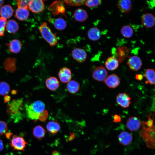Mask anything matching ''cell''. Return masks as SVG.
Listing matches in <instances>:
<instances>
[{"label": "cell", "instance_id": "6da1fadb", "mask_svg": "<svg viewBox=\"0 0 155 155\" xmlns=\"http://www.w3.org/2000/svg\"><path fill=\"white\" fill-rule=\"evenodd\" d=\"M148 116V119L147 121L142 122V129L140 133L147 146L152 149L155 147V128L153 124V120Z\"/></svg>", "mask_w": 155, "mask_h": 155}, {"label": "cell", "instance_id": "7a4b0ae2", "mask_svg": "<svg viewBox=\"0 0 155 155\" xmlns=\"http://www.w3.org/2000/svg\"><path fill=\"white\" fill-rule=\"evenodd\" d=\"M22 102V99L13 100L7 104V113L15 122H17L22 119L20 110Z\"/></svg>", "mask_w": 155, "mask_h": 155}, {"label": "cell", "instance_id": "3957f363", "mask_svg": "<svg viewBox=\"0 0 155 155\" xmlns=\"http://www.w3.org/2000/svg\"><path fill=\"white\" fill-rule=\"evenodd\" d=\"M39 30L42 38L51 46H54L57 44L58 40L56 35L52 32L46 22H43L39 28Z\"/></svg>", "mask_w": 155, "mask_h": 155}, {"label": "cell", "instance_id": "277c9868", "mask_svg": "<svg viewBox=\"0 0 155 155\" xmlns=\"http://www.w3.org/2000/svg\"><path fill=\"white\" fill-rule=\"evenodd\" d=\"M14 150L24 151L28 143L22 137L17 135H13L9 144Z\"/></svg>", "mask_w": 155, "mask_h": 155}, {"label": "cell", "instance_id": "5b68a950", "mask_svg": "<svg viewBox=\"0 0 155 155\" xmlns=\"http://www.w3.org/2000/svg\"><path fill=\"white\" fill-rule=\"evenodd\" d=\"M108 72L102 65L96 68L92 73V78L98 81H104L107 77Z\"/></svg>", "mask_w": 155, "mask_h": 155}, {"label": "cell", "instance_id": "8992f818", "mask_svg": "<svg viewBox=\"0 0 155 155\" xmlns=\"http://www.w3.org/2000/svg\"><path fill=\"white\" fill-rule=\"evenodd\" d=\"M127 64L130 69L137 71L141 68L142 63L140 57L137 56H132L129 57Z\"/></svg>", "mask_w": 155, "mask_h": 155}, {"label": "cell", "instance_id": "52a82bcc", "mask_svg": "<svg viewBox=\"0 0 155 155\" xmlns=\"http://www.w3.org/2000/svg\"><path fill=\"white\" fill-rule=\"evenodd\" d=\"M142 122L137 117L132 116L129 117L127 120L126 126L130 131H137L140 127Z\"/></svg>", "mask_w": 155, "mask_h": 155}, {"label": "cell", "instance_id": "ba28073f", "mask_svg": "<svg viewBox=\"0 0 155 155\" xmlns=\"http://www.w3.org/2000/svg\"><path fill=\"white\" fill-rule=\"evenodd\" d=\"M44 2L41 0H31L28 7L30 11L35 13L42 11L44 10Z\"/></svg>", "mask_w": 155, "mask_h": 155}, {"label": "cell", "instance_id": "9c48e42d", "mask_svg": "<svg viewBox=\"0 0 155 155\" xmlns=\"http://www.w3.org/2000/svg\"><path fill=\"white\" fill-rule=\"evenodd\" d=\"M71 55L73 58L79 63L84 62L87 58V55L84 50L80 48H76L72 51Z\"/></svg>", "mask_w": 155, "mask_h": 155}, {"label": "cell", "instance_id": "30bf717a", "mask_svg": "<svg viewBox=\"0 0 155 155\" xmlns=\"http://www.w3.org/2000/svg\"><path fill=\"white\" fill-rule=\"evenodd\" d=\"M131 98L126 93H120L117 96L116 102L119 105L124 108L128 107L131 104Z\"/></svg>", "mask_w": 155, "mask_h": 155}, {"label": "cell", "instance_id": "8fae6325", "mask_svg": "<svg viewBox=\"0 0 155 155\" xmlns=\"http://www.w3.org/2000/svg\"><path fill=\"white\" fill-rule=\"evenodd\" d=\"M104 82L109 88H114L119 85L120 80L117 75L113 73L107 77Z\"/></svg>", "mask_w": 155, "mask_h": 155}, {"label": "cell", "instance_id": "7c38bea8", "mask_svg": "<svg viewBox=\"0 0 155 155\" xmlns=\"http://www.w3.org/2000/svg\"><path fill=\"white\" fill-rule=\"evenodd\" d=\"M155 19L154 16L152 14L150 13H145L142 17V24L146 28H152L154 25Z\"/></svg>", "mask_w": 155, "mask_h": 155}, {"label": "cell", "instance_id": "4fadbf2b", "mask_svg": "<svg viewBox=\"0 0 155 155\" xmlns=\"http://www.w3.org/2000/svg\"><path fill=\"white\" fill-rule=\"evenodd\" d=\"M58 75L60 81L63 83H67L71 80L72 73L71 70L67 67H63L59 70Z\"/></svg>", "mask_w": 155, "mask_h": 155}, {"label": "cell", "instance_id": "5bb4252c", "mask_svg": "<svg viewBox=\"0 0 155 155\" xmlns=\"http://www.w3.org/2000/svg\"><path fill=\"white\" fill-rule=\"evenodd\" d=\"M117 138L121 144L126 146L129 145L132 143L133 137L131 134L129 132L123 131L118 135Z\"/></svg>", "mask_w": 155, "mask_h": 155}, {"label": "cell", "instance_id": "9a60e30c", "mask_svg": "<svg viewBox=\"0 0 155 155\" xmlns=\"http://www.w3.org/2000/svg\"><path fill=\"white\" fill-rule=\"evenodd\" d=\"M117 6L121 12L127 13L131 10L132 4L130 0H121L117 2Z\"/></svg>", "mask_w": 155, "mask_h": 155}, {"label": "cell", "instance_id": "2e32d148", "mask_svg": "<svg viewBox=\"0 0 155 155\" xmlns=\"http://www.w3.org/2000/svg\"><path fill=\"white\" fill-rule=\"evenodd\" d=\"M45 84L46 88L50 90L54 91L59 87V82L58 79L55 77H50L46 79Z\"/></svg>", "mask_w": 155, "mask_h": 155}, {"label": "cell", "instance_id": "e0dca14e", "mask_svg": "<svg viewBox=\"0 0 155 155\" xmlns=\"http://www.w3.org/2000/svg\"><path fill=\"white\" fill-rule=\"evenodd\" d=\"M6 45L9 51L12 53H18L20 52L22 48L21 42L18 39L13 40Z\"/></svg>", "mask_w": 155, "mask_h": 155}, {"label": "cell", "instance_id": "ac0fdd59", "mask_svg": "<svg viewBox=\"0 0 155 155\" xmlns=\"http://www.w3.org/2000/svg\"><path fill=\"white\" fill-rule=\"evenodd\" d=\"M73 16L75 20L80 22L85 21L88 17L86 11L81 8L77 9L74 12Z\"/></svg>", "mask_w": 155, "mask_h": 155}, {"label": "cell", "instance_id": "d6986e66", "mask_svg": "<svg viewBox=\"0 0 155 155\" xmlns=\"http://www.w3.org/2000/svg\"><path fill=\"white\" fill-rule=\"evenodd\" d=\"M106 68L110 71H113L118 67L119 62L117 59L114 56L109 57L105 63Z\"/></svg>", "mask_w": 155, "mask_h": 155}, {"label": "cell", "instance_id": "ffe728a7", "mask_svg": "<svg viewBox=\"0 0 155 155\" xmlns=\"http://www.w3.org/2000/svg\"><path fill=\"white\" fill-rule=\"evenodd\" d=\"M116 54L120 63L122 62L128 56L129 49L126 47H118L116 49Z\"/></svg>", "mask_w": 155, "mask_h": 155}, {"label": "cell", "instance_id": "44dd1931", "mask_svg": "<svg viewBox=\"0 0 155 155\" xmlns=\"http://www.w3.org/2000/svg\"><path fill=\"white\" fill-rule=\"evenodd\" d=\"M14 10L9 5H6L2 6L0 9V15L1 17L6 19H9L12 16Z\"/></svg>", "mask_w": 155, "mask_h": 155}, {"label": "cell", "instance_id": "7402d4cb", "mask_svg": "<svg viewBox=\"0 0 155 155\" xmlns=\"http://www.w3.org/2000/svg\"><path fill=\"white\" fill-rule=\"evenodd\" d=\"M16 61L14 58H7L3 63L5 69L7 71L13 73L16 69Z\"/></svg>", "mask_w": 155, "mask_h": 155}, {"label": "cell", "instance_id": "603a6c76", "mask_svg": "<svg viewBox=\"0 0 155 155\" xmlns=\"http://www.w3.org/2000/svg\"><path fill=\"white\" fill-rule=\"evenodd\" d=\"M66 88L70 94H74L78 92L80 88V85L77 81L71 80L67 83Z\"/></svg>", "mask_w": 155, "mask_h": 155}, {"label": "cell", "instance_id": "cb8c5ba5", "mask_svg": "<svg viewBox=\"0 0 155 155\" xmlns=\"http://www.w3.org/2000/svg\"><path fill=\"white\" fill-rule=\"evenodd\" d=\"M88 36L89 38L93 41L98 40L100 38L101 33L100 30L96 27H92L88 32Z\"/></svg>", "mask_w": 155, "mask_h": 155}, {"label": "cell", "instance_id": "d4e9b609", "mask_svg": "<svg viewBox=\"0 0 155 155\" xmlns=\"http://www.w3.org/2000/svg\"><path fill=\"white\" fill-rule=\"evenodd\" d=\"M29 15V12L27 9L18 8L15 11V17L20 21L26 20Z\"/></svg>", "mask_w": 155, "mask_h": 155}, {"label": "cell", "instance_id": "484cf974", "mask_svg": "<svg viewBox=\"0 0 155 155\" xmlns=\"http://www.w3.org/2000/svg\"><path fill=\"white\" fill-rule=\"evenodd\" d=\"M46 127L48 131L52 134L57 133L61 129L60 124L58 122L55 121H49L47 124Z\"/></svg>", "mask_w": 155, "mask_h": 155}, {"label": "cell", "instance_id": "4316f807", "mask_svg": "<svg viewBox=\"0 0 155 155\" xmlns=\"http://www.w3.org/2000/svg\"><path fill=\"white\" fill-rule=\"evenodd\" d=\"M6 30L10 33H14L19 29L17 22L14 20H10L7 22L6 26Z\"/></svg>", "mask_w": 155, "mask_h": 155}, {"label": "cell", "instance_id": "83f0119b", "mask_svg": "<svg viewBox=\"0 0 155 155\" xmlns=\"http://www.w3.org/2000/svg\"><path fill=\"white\" fill-rule=\"evenodd\" d=\"M145 76L147 80L146 83H149L152 85H154L155 73L153 69H147L144 72Z\"/></svg>", "mask_w": 155, "mask_h": 155}, {"label": "cell", "instance_id": "f1b7e54d", "mask_svg": "<svg viewBox=\"0 0 155 155\" xmlns=\"http://www.w3.org/2000/svg\"><path fill=\"white\" fill-rule=\"evenodd\" d=\"M33 136L36 138L40 140L45 136L46 132L43 127L40 125L35 126L33 129Z\"/></svg>", "mask_w": 155, "mask_h": 155}, {"label": "cell", "instance_id": "f546056e", "mask_svg": "<svg viewBox=\"0 0 155 155\" xmlns=\"http://www.w3.org/2000/svg\"><path fill=\"white\" fill-rule=\"evenodd\" d=\"M121 35L126 38H130L132 37L133 33V30L132 27L129 25H126L123 26L121 30Z\"/></svg>", "mask_w": 155, "mask_h": 155}, {"label": "cell", "instance_id": "4dcf8cb0", "mask_svg": "<svg viewBox=\"0 0 155 155\" xmlns=\"http://www.w3.org/2000/svg\"><path fill=\"white\" fill-rule=\"evenodd\" d=\"M54 25L57 30H64L67 26L66 22L64 19L61 18L56 19L54 21Z\"/></svg>", "mask_w": 155, "mask_h": 155}, {"label": "cell", "instance_id": "1f68e13d", "mask_svg": "<svg viewBox=\"0 0 155 155\" xmlns=\"http://www.w3.org/2000/svg\"><path fill=\"white\" fill-rule=\"evenodd\" d=\"M33 110L36 113L40 114L44 110V103L40 100H37L31 104Z\"/></svg>", "mask_w": 155, "mask_h": 155}, {"label": "cell", "instance_id": "d6a6232c", "mask_svg": "<svg viewBox=\"0 0 155 155\" xmlns=\"http://www.w3.org/2000/svg\"><path fill=\"white\" fill-rule=\"evenodd\" d=\"M27 115L28 118L32 120H37L38 119L39 114L35 112L33 109L31 104L26 106Z\"/></svg>", "mask_w": 155, "mask_h": 155}, {"label": "cell", "instance_id": "836d02e7", "mask_svg": "<svg viewBox=\"0 0 155 155\" xmlns=\"http://www.w3.org/2000/svg\"><path fill=\"white\" fill-rule=\"evenodd\" d=\"M10 90L9 85L6 82H0V95L3 96L8 94Z\"/></svg>", "mask_w": 155, "mask_h": 155}, {"label": "cell", "instance_id": "e575fe53", "mask_svg": "<svg viewBox=\"0 0 155 155\" xmlns=\"http://www.w3.org/2000/svg\"><path fill=\"white\" fill-rule=\"evenodd\" d=\"M86 0H65L63 1L67 5L69 6H79L85 5Z\"/></svg>", "mask_w": 155, "mask_h": 155}, {"label": "cell", "instance_id": "d590c367", "mask_svg": "<svg viewBox=\"0 0 155 155\" xmlns=\"http://www.w3.org/2000/svg\"><path fill=\"white\" fill-rule=\"evenodd\" d=\"M101 0H86L85 5L91 8L97 7L102 3Z\"/></svg>", "mask_w": 155, "mask_h": 155}, {"label": "cell", "instance_id": "8d00e7d4", "mask_svg": "<svg viewBox=\"0 0 155 155\" xmlns=\"http://www.w3.org/2000/svg\"><path fill=\"white\" fill-rule=\"evenodd\" d=\"M31 0H19L17 1V5L18 8L28 9L29 4Z\"/></svg>", "mask_w": 155, "mask_h": 155}, {"label": "cell", "instance_id": "74e56055", "mask_svg": "<svg viewBox=\"0 0 155 155\" xmlns=\"http://www.w3.org/2000/svg\"><path fill=\"white\" fill-rule=\"evenodd\" d=\"M7 22L6 19L0 17V36L4 35Z\"/></svg>", "mask_w": 155, "mask_h": 155}, {"label": "cell", "instance_id": "f35d334b", "mask_svg": "<svg viewBox=\"0 0 155 155\" xmlns=\"http://www.w3.org/2000/svg\"><path fill=\"white\" fill-rule=\"evenodd\" d=\"M8 130L7 124L4 121H0V135L5 134Z\"/></svg>", "mask_w": 155, "mask_h": 155}, {"label": "cell", "instance_id": "ab89813d", "mask_svg": "<svg viewBox=\"0 0 155 155\" xmlns=\"http://www.w3.org/2000/svg\"><path fill=\"white\" fill-rule=\"evenodd\" d=\"M48 116V113L46 110L40 113L39 115L38 119L42 121H44L47 119Z\"/></svg>", "mask_w": 155, "mask_h": 155}, {"label": "cell", "instance_id": "60d3db41", "mask_svg": "<svg viewBox=\"0 0 155 155\" xmlns=\"http://www.w3.org/2000/svg\"><path fill=\"white\" fill-rule=\"evenodd\" d=\"M121 119L120 115L115 114L113 117V121L115 123L119 122L121 121Z\"/></svg>", "mask_w": 155, "mask_h": 155}, {"label": "cell", "instance_id": "b9f144b4", "mask_svg": "<svg viewBox=\"0 0 155 155\" xmlns=\"http://www.w3.org/2000/svg\"><path fill=\"white\" fill-rule=\"evenodd\" d=\"M143 76L142 74H137L135 75V79L139 80H142L143 79Z\"/></svg>", "mask_w": 155, "mask_h": 155}, {"label": "cell", "instance_id": "7bdbcfd3", "mask_svg": "<svg viewBox=\"0 0 155 155\" xmlns=\"http://www.w3.org/2000/svg\"><path fill=\"white\" fill-rule=\"evenodd\" d=\"M4 148V144L2 140L0 139V152L2 151Z\"/></svg>", "mask_w": 155, "mask_h": 155}, {"label": "cell", "instance_id": "ee69618b", "mask_svg": "<svg viewBox=\"0 0 155 155\" xmlns=\"http://www.w3.org/2000/svg\"><path fill=\"white\" fill-rule=\"evenodd\" d=\"M10 97L8 96H6L4 98V102H7L10 100Z\"/></svg>", "mask_w": 155, "mask_h": 155}, {"label": "cell", "instance_id": "f6af8a7d", "mask_svg": "<svg viewBox=\"0 0 155 155\" xmlns=\"http://www.w3.org/2000/svg\"><path fill=\"white\" fill-rule=\"evenodd\" d=\"M6 138L8 139H10L11 135H12V133L11 132L6 133H5Z\"/></svg>", "mask_w": 155, "mask_h": 155}, {"label": "cell", "instance_id": "bcb514c9", "mask_svg": "<svg viewBox=\"0 0 155 155\" xmlns=\"http://www.w3.org/2000/svg\"><path fill=\"white\" fill-rule=\"evenodd\" d=\"M4 2V0H0V8L2 6Z\"/></svg>", "mask_w": 155, "mask_h": 155}, {"label": "cell", "instance_id": "7dc6e473", "mask_svg": "<svg viewBox=\"0 0 155 155\" xmlns=\"http://www.w3.org/2000/svg\"></svg>", "mask_w": 155, "mask_h": 155}]
</instances>
